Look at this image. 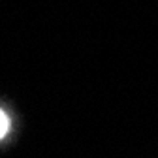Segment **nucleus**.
<instances>
[{"label": "nucleus", "instance_id": "nucleus-1", "mask_svg": "<svg viewBox=\"0 0 158 158\" xmlns=\"http://www.w3.org/2000/svg\"><path fill=\"white\" fill-rule=\"evenodd\" d=\"M8 130H10V118L2 109H0V139L8 134Z\"/></svg>", "mask_w": 158, "mask_h": 158}]
</instances>
